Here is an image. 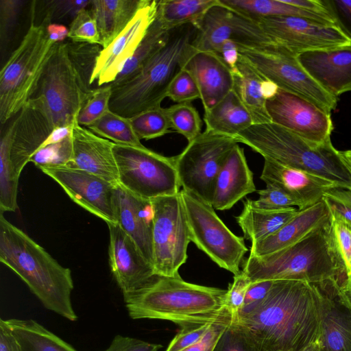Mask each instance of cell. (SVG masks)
Returning <instances> with one entry per match:
<instances>
[{
	"instance_id": "obj_1",
	"label": "cell",
	"mask_w": 351,
	"mask_h": 351,
	"mask_svg": "<svg viewBox=\"0 0 351 351\" xmlns=\"http://www.w3.org/2000/svg\"><path fill=\"white\" fill-rule=\"evenodd\" d=\"M261 351H299L317 341L320 321L313 285L274 280L266 297L232 320Z\"/></svg>"
},
{
	"instance_id": "obj_2",
	"label": "cell",
	"mask_w": 351,
	"mask_h": 351,
	"mask_svg": "<svg viewBox=\"0 0 351 351\" xmlns=\"http://www.w3.org/2000/svg\"><path fill=\"white\" fill-rule=\"evenodd\" d=\"M227 290L187 282L180 275L160 276L153 283L124 298L133 319L171 321L180 328L232 322L226 309Z\"/></svg>"
},
{
	"instance_id": "obj_3",
	"label": "cell",
	"mask_w": 351,
	"mask_h": 351,
	"mask_svg": "<svg viewBox=\"0 0 351 351\" xmlns=\"http://www.w3.org/2000/svg\"><path fill=\"white\" fill-rule=\"evenodd\" d=\"M241 266L252 282L287 280L315 283L346 277L330 215L297 243L263 256L250 255Z\"/></svg>"
},
{
	"instance_id": "obj_4",
	"label": "cell",
	"mask_w": 351,
	"mask_h": 351,
	"mask_svg": "<svg viewBox=\"0 0 351 351\" xmlns=\"http://www.w3.org/2000/svg\"><path fill=\"white\" fill-rule=\"evenodd\" d=\"M0 261L14 271L47 309L76 321L71 304L73 282L69 268L0 215Z\"/></svg>"
},
{
	"instance_id": "obj_5",
	"label": "cell",
	"mask_w": 351,
	"mask_h": 351,
	"mask_svg": "<svg viewBox=\"0 0 351 351\" xmlns=\"http://www.w3.org/2000/svg\"><path fill=\"white\" fill-rule=\"evenodd\" d=\"M234 138L264 158L304 171L332 182L338 188L351 191V168L331 139L311 143L271 122L254 123Z\"/></svg>"
},
{
	"instance_id": "obj_6",
	"label": "cell",
	"mask_w": 351,
	"mask_h": 351,
	"mask_svg": "<svg viewBox=\"0 0 351 351\" xmlns=\"http://www.w3.org/2000/svg\"><path fill=\"white\" fill-rule=\"evenodd\" d=\"M197 32L195 23L171 29L166 44L135 76L112 86L110 110L130 119L160 107L172 80L197 51L193 46Z\"/></svg>"
},
{
	"instance_id": "obj_7",
	"label": "cell",
	"mask_w": 351,
	"mask_h": 351,
	"mask_svg": "<svg viewBox=\"0 0 351 351\" xmlns=\"http://www.w3.org/2000/svg\"><path fill=\"white\" fill-rule=\"evenodd\" d=\"M54 129L53 120L41 96L31 98L1 136L0 210L17 208L19 180L24 167Z\"/></svg>"
},
{
	"instance_id": "obj_8",
	"label": "cell",
	"mask_w": 351,
	"mask_h": 351,
	"mask_svg": "<svg viewBox=\"0 0 351 351\" xmlns=\"http://www.w3.org/2000/svg\"><path fill=\"white\" fill-rule=\"evenodd\" d=\"M35 3L31 5L29 28L0 71V122L5 123L36 93L57 43L47 32L45 21L36 24Z\"/></svg>"
},
{
	"instance_id": "obj_9",
	"label": "cell",
	"mask_w": 351,
	"mask_h": 351,
	"mask_svg": "<svg viewBox=\"0 0 351 351\" xmlns=\"http://www.w3.org/2000/svg\"><path fill=\"white\" fill-rule=\"evenodd\" d=\"M72 58L69 44L57 43L45 66L36 95L45 100L55 128L73 126L91 89ZM35 95V96H36Z\"/></svg>"
},
{
	"instance_id": "obj_10",
	"label": "cell",
	"mask_w": 351,
	"mask_h": 351,
	"mask_svg": "<svg viewBox=\"0 0 351 351\" xmlns=\"http://www.w3.org/2000/svg\"><path fill=\"white\" fill-rule=\"evenodd\" d=\"M191 241L219 267L241 272L248 251L244 238L235 235L221 220L213 206L184 189L180 191Z\"/></svg>"
},
{
	"instance_id": "obj_11",
	"label": "cell",
	"mask_w": 351,
	"mask_h": 351,
	"mask_svg": "<svg viewBox=\"0 0 351 351\" xmlns=\"http://www.w3.org/2000/svg\"><path fill=\"white\" fill-rule=\"evenodd\" d=\"M113 152L119 184L130 192L146 199L180 192L174 156L167 157L145 147L115 143Z\"/></svg>"
},
{
	"instance_id": "obj_12",
	"label": "cell",
	"mask_w": 351,
	"mask_h": 351,
	"mask_svg": "<svg viewBox=\"0 0 351 351\" xmlns=\"http://www.w3.org/2000/svg\"><path fill=\"white\" fill-rule=\"evenodd\" d=\"M237 46L239 54L279 88L310 101L328 113L335 110L338 98L327 93L312 78L298 60V56L278 46Z\"/></svg>"
},
{
	"instance_id": "obj_13",
	"label": "cell",
	"mask_w": 351,
	"mask_h": 351,
	"mask_svg": "<svg viewBox=\"0 0 351 351\" xmlns=\"http://www.w3.org/2000/svg\"><path fill=\"white\" fill-rule=\"evenodd\" d=\"M238 143L231 136L207 130L174 156L182 189L211 204L217 176L228 155Z\"/></svg>"
},
{
	"instance_id": "obj_14",
	"label": "cell",
	"mask_w": 351,
	"mask_h": 351,
	"mask_svg": "<svg viewBox=\"0 0 351 351\" xmlns=\"http://www.w3.org/2000/svg\"><path fill=\"white\" fill-rule=\"evenodd\" d=\"M154 210L153 266L156 274L176 276L187 260L191 241L180 192L151 199Z\"/></svg>"
},
{
	"instance_id": "obj_15",
	"label": "cell",
	"mask_w": 351,
	"mask_h": 351,
	"mask_svg": "<svg viewBox=\"0 0 351 351\" xmlns=\"http://www.w3.org/2000/svg\"><path fill=\"white\" fill-rule=\"evenodd\" d=\"M195 24L197 32L193 46L197 51L217 53L226 40L248 47L278 46L256 21L221 4L219 0Z\"/></svg>"
},
{
	"instance_id": "obj_16",
	"label": "cell",
	"mask_w": 351,
	"mask_h": 351,
	"mask_svg": "<svg viewBox=\"0 0 351 351\" xmlns=\"http://www.w3.org/2000/svg\"><path fill=\"white\" fill-rule=\"evenodd\" d=\"M255 21L278 46L296 56L308 51L351 47V38L337 26L298 16Z\"/></svg>"
},
{
	"instance_id": "obj_17",
	"label": "cell",
	"mask_w": 351,
	"mask_h": 351,
	"mask_svg": "<svg viewBox=\"0 0 351 351\" xmlns=\"http://www.w3.org/2000/svg\"><path fill=\"white\" fill-rule=\"evenodd\" d=\"M346 278L311 283L319 315L321 351H351V298L344 287Z\"/></svg>"
},
{
	"instance_id": "obj_18",
	"label": "cell",
	"mask_w": 351,
	"mask_h": 351,
	"mask_svg": "<svg viewBox=\"0 0 351 351\" xmlns=\"http://www.w3.org/2000/svg\"><path fill=\"white\" fill-rule=\"evenodd\" d=\"M271 121L311 143L322 144L330 140L333 124L328 113L310 101L278 88L266 100Z\"/></svg>"
},
{
	"instance_id": "obj_19",
	"label": "cell",
	"mask_w": 351,
	"mask_h": 351,
	"mask_svg": "<svg viewBox=\"0 0 351 351\" xmlns=\"http://www.w3.org/2000/svg\"><path fill=\"white\" fill-rule=\"evenodd\" d=\"M158 1L143 0L134 18L121 34L98 53L89 84L99 86L112 84L133 56L156 17Z\"/></svg>"
},
{
	"instance_id": "obj_20",
	"label": "cell",
	"mask_w": 351,
	"mask_h": 351,
	"mask_svg": "<svg viewBox=\"0 0 351 351\" xmlns=\"http://www.w3.org/2000/svg\"><path fill=\"white\" fill-rule=\"evenodd\" d=\"M76 204L102 219L117 223L114 195L117 185L86 171L68 166L43 168Z\"/></svg>"
},
{
	"instance_id": "obj_21",
	"label": "cell",
	"mask_w": 351,
	"mask_h": 351,
	"mask_svg": "<svg viewBox=\"0 0 351 351\" xmlns=\"http://www.w3.org/2000/svg\"><path fill=\"white\" fill-rule=\"evenodd\" d=\"M107 224L110 233L109 263L125 298L148 287L160 276L118 223Z\"/></svg>"
},
{
	"instance_id": "obj_22",
	"label": "cell",
	"mask_w": 351,
	"mask_h": 351,
	"mask_svg": "<svg viewBox=\"0 0 351 351\" xmlns=\"http://www.w3.org/2000/svg\"><path fill=\"white\" fill-rule=\"evenodd\" d=\"M260 178L289 195L298 210L311 206L322 199L324 194L338 188L332 182L302 170L264 158Z\"/></svg>"
},
{
	"instance_id": "obj_23",
	"label": "cell",
	"mask_w": 351,
	"mask_h": 351,
	"mask_svg": "<svg viewBox=\"0 0 351 351\" xmlns=\"http://www.w3.org/2000/svg\"><path fill=\"white\" fill-rule=\"evenodd\" d=\"M73 157L68 167L86 171L114 185L119 184L114 143L76 122L72 128Z\"/></svg>"
},
{
	"instance_id": "obj_24",
	"label": "cell",
	"mask_w": 351,
	"mask_h": 351,
	"mask_svg": "<svg viewBox=\"0 0 351 351\" xmlns=\"http://www.w3.org/2000/svg\"><path fill=\"white\" fill-rule=\"evenodd\" d=\"M297 58L312 78L331 95L338 98L351 91V47L304 52Z\"/></svg>"
},
{
	"instance_id": "obj_25",
	"label": "cell",
	"mask_w": 351,
	"mask_h": 351,
	"mask_svg": "<svg viewBox=\"0 0 351 351\" xmlns=\"http://www.w3.org/2000/svg\"><path fill=\"white\" fill-rule=\"evenodd\" d=\"M114 210L117 223L153 265L154 210L151 199L140 197L118 184L115 190Z\"/></svg>"
},
{
	"instance_id": "obj_26",
	"label": "cell",
	"mask_w": 351,
	"mask_h": 351,
	"mask_svg": "<svg viewBox=\"0 0 351 351\" xmlns=\"http://www.w3.org/2000/svg\"><path fill=\"white\" fill-rule=\"evenodd\" d=\"M183 68L196 82L204 112L216 106L233 90L232 70L215 52L196 51Z\"/></svg>"
},
{
	"instance_id": "obj_27",
	"label": "cell",
	"mask_w": 351,
	"mask_h": 351,
	"mask_svg": "<svg viewBox=\"0 0 351 351\" xmlns=\"http://www.w3.org/2000/svg\"><path fill=\"white\" fill-rule=\"evenodd\" d=\"M256 191L253 173L243 149L237 143L228 155L215 182L211 205L219 210L230 209L247 195Z\"/></svg>"
},
{
	"instance_id": "obj_28",
	"label": "cell",
	"mask_w": 351,
	"mask_h": 351,
	"mask_svg": "<svg viewBox=\"0 0 351 351\" xmlns=\"http://www.w3.org/2000/svg\"><path fill=\"white\" fill-rule=\"evenodd\" d=\"M330 217V211L322 199L298 213L274 234L252 243L250 256H263L290 246Z\"/></svg>"
},
{
	"instance_id": "obj_29",
	"label": "cell",
	"mask_w": 351,
	"mask_h": 351,
	"mask_svg": "<svg viewBox=\"0 0 351 351\" xmlns=\"http://www.w3.org/2000/svg\"><path fill=\"white\" fill-rule=\"evenodd\" d=\"M143 0H91L102 49L107 47L134 18Z\"/></svg>"
},
{
	"instance_id": "obj_30",
	"label": "cell",
	"mask_w": 351,
	"mask_h": 351,
	"mask_svg": "<svg viewBox=\"0 0 351 351\" xmlns=\"http://www.w3.org/2000/svg\"><path fill=\"white\" fill-rule=\"evenodd\" d=\"M232 72L234 78L233 90L250 112L253 123L271 122L262 89L265 78L240 54Z\"/></svg>"
},
{
	"instance_id": "obj_31",
	"label": "cell",
	"mask_w": 351,
	"mask_h": 351,
	"mask_svg": "<svg viewBox=\"0 0 351 351\" xmlns=\"http://www.w3.org/2000/svg\"><path fill=\"white\" fill-rule=\"evenodd\" d=\"M204 121L205 130L233 138L254 124L250 112L234 90L204 112Z\"/></svg>"
},
{
	"instance_id": "obj_32",
	"label": "cell",
	"mask_w": 351,
	"mask_h": 351,
	"mask_svg": "<svg viewBox=\"0 0 351 351\" xmlns=\"http://www.w3.org/2000/svg\"><path fill=\"white\" fill-rule=\"evenodd\" d=\"M298 211L295 207L280 210H261L252 207L245 201L236 220L243 233V238L254 243L274 234Z\"/></svg>"
},
{
	"instance_id": "obj_33",
	"label": "cell",
	"mask_w": 351,
	"mask_h": 351,
	"mask_svg": "<svg viewBox=\"0 0 351 351\" xmlns=\"http://www.w3.org/2000/svg\"><path fill=\"white\" fill-rule=\"evenodd\" d=\"M5 321L21 351H77L34 320L10 319Z\"/></svg>"
},
{
	"instance_id": "obj_34",
	"label": "cell",
	"mask_w": 351,
	"mask_h": 351,
	"mask_svg": "<svg viewBox=\"0 0 351 351\" xmlns=\"http://www.w3.org/2000/svg\"><path fill=\"white\" fill-rule=\"evenodd\" d=\"M219 2L254 21L267 17L298 16L335 26L322 16L282 0H219Z\"/></svg>"
},
{
	"instance_id": "obj_35",
	"label": "cell",
	"mask_w": 351,
	"mask_h": 351,
	"mask_svg": "<svg viewBox=\"0 0 351 351\" xmlns=\"http://www.w3.org/2000/svg\"><path fill=\"white\" fill-rule=\"evenodd\" d=\"M170 31L156 17L112 86L119 85L135 76L166 44Z\"/></svg>"
},
{
	"instance_id": "obj_36",
	"label": "cell",
	"mask_w": 351,
	"mask_h": 351,
	"mask_svg": "<svg viewBox=\"0 0 351 351\" xmlns=\"http://www.w3.org/2000/svg\"><path fill=\"white\" fill-rule=\"evenodd\" d=\"M218 0L158 1L156 17L171 29L187 23H195Z\"/></svg>"
},
{
	"instance_id": "obj_37",
	"label": "cell",
	"mask_w": 351,
	"mask_h": 351,
	"mask_svg": "<svg viewBox=\"0 0 351 351\" xmlns=\"http://www.w3.org/2000/svg\"><path fill=\"white\" fill-rule=\"evenodd\" d=\"M99 136L115 144L144 147L135 134L130 119L109 110L101 119L88 127Z\"/></svg>"
},
{
	"instance_id": "obj_38",
	"label": "cell",
	"mask_w": 351,
	"mask_h": 351,
	"mask_svg": "<svg viewBox=\"0 0 351 351\" xmlns=\"http://www.w3.org/2000/svg\"><path fill=\"white\" fill-rule=\"evenodd\" d=\"M133 130L140 140H149L171 132V124L164 108L143 111L130 118Z\"/></svg>"
},
{
	"instance_id": "obj_39",
	"label": "cell",
	"mask_w": 351,
	"mask_h": 351,
	"mask_svg": "<svg viewBox=\"0 0 351 351\" xmlns=\"http://www.w3.org/2000/svg\"><path fill=\"white\" fill-rule=\"evenodd\" d=\"M165 109L171 128L184 136L189 143L202 133V119L191 102L174 104Z\"/></svg>"
},
{
	"instance_id": "obj_40",
	"label": "cell",
	"mask_w": 351,
	"mask_h": 351,
	"mask_svg": "<svg viewBox=\"0 0 351 351\" xmlns=\"http://www.w3.org/2000/svg\"><path fill=\"white\" fill-rule=\"evenodd\" d=\"M112 92L111 84L91 89L77 116L78 124L88 128L107 113L110 110Z\"/></svg>"
},
{
	"instance_id": "obj_41",
	"label": "cell",
	"mask_w": 351,
	"mask_h": 351,
	"mask_svg": "<svg viewBox=\"0 0 351 351\" xmlns=\"http://www.w3.org/2000/svg\"><path fill=\"white\" fill-rule=\"evenodd\" d=\"M73 157V140L71 134L64 140L40 147L31 158L38 168L67 166Z\"/></svg>"
},
{
	"instance_id": "obj_42",
	"label": "cell",
	"mask_w": 351,
	"mask_h": 351,
	"mask_svg": "<svg viewBox=\"0 0 351 351\" xmlns=\"http://www.w3.org/2000/svg\"><path fill=\"white\" fill-rule=\"evenodd\" d=\"M68 38L74 43L101 45L97 21L90 10H82L73 19L69 28Z\"/></svg>"
},
{
	"instance_id": "obj_43",
	"label": "cell",
	"mask_w": 351,
	"mask_h": 351,
	"mask_svg": "<svg viewBox=\"0 0 351 351\" xmlns=\"http://www.w3.org/2000/svg\"><path fill=\"white\" fill-rule=\"evenodd\" d=\"M167 97L177 104L200 99L196 82L187 70L183 68L176 75L168 88Z\"/></svg>"
},
{
	"instance_id": "obj_44",
	"label": "cell",
	"mask_w": 351,
	"mask_h": 351,
	"mask_svg": "<svg viewBox=\"0 0 351 351\" xmlns=\"http://www.w3.org/2000/svg\"><path fill=\"white\" fill-rule=\"evenodd\" d=\"M256 200L247 199L246 202L253 208L265 210H280L297 206L295 202L280 189L266 184L263 189L257 191Z\"/></svg>"
},
{
	"instance_id": "obj_45",
	"label": "cell",
	"mask_w": 351,
	"mask_h": 351,
	"mask_svg": "<svg viewBox=\"0 0 351 351\" xmlns=\"http://www.w3.org/2000/svg\"><path fill=\"white\" fill-rule=\"evenodd\" d=\"M213 351H261L232 322L228 325Z\"/></svg>"
},
{
	"instance_id": "obj_46",
	"label": "cell",
	"mask_w": 351,
	"mask_h": 351,
	"mask_svg": "<svg viewBox=\"0 0 351 351\" xmlns=\"http://www.w3.org/2000/svg\"><path fill=\"white\" fill-rule=\"evenodd\" d=\"M91 0H52L47 1L45 18L48 23L53 21L73 19L90 5Z\"/></svg>"
},
{
	"instance_id": "obj_47",
	"label": "cell",
	"mask_w": 351,
	"mask_h": 351,
	"mask_svg": "<svg viewBox=\"0 0 351 351\" xmlns=\"http://www.w3.org/2000/svg\"><path fill=\"white\" fill-rule=\"evenodd\" d=\"M335 239L345 265L346 276L351 275V225L330 213Z\"/></svg>"
},
{
	"instance_id": "obj_48",
	"label": "cell",
	"mask_w": 351,
	"mask_h": 351,
	"mask_svg": "<svg viewBox=\"0 0 351 351\" xmlns=\"http://www.w3.org/2000/svg\"><path fill=\"white\" fill-rule=\"evenodd\" d=\"M251 283L242 271L234 275L233 282L227 289L225 300L226 309L232 317V320L241 310L246 292Z\"/></svg>"
},
{
	"instance_id": "obj_49",
	"label": "cell",
	"mask_w": 351,
	"mask_h": 351,
	"mask_svg": "<svg viewBox=\"0 0 351 351\" xmlns=\"http://www.w3.org/2000/svg\"><path fill=\"white\" fill-rule=\"evenodd\" d=\"M213 323L193 324L180 328L165 351H182L199 343Z\"/></svg>"
},
{
	"instance_id": "obj_50",
	"label": "cell",
	"mask_w": 351,
	"mask_h": 351,
	"mask_svg": "<svg viewBox=\"0 0 351 351\" xmlns=\"http://www.w3.org/2000/svg\"><path fill=\"white\" fill-rule=\"evenodd\" d=\"M330 213H335L351 225V192L341 188L326 191L322 197Z\"/></svg>"
},
{
	"instance_id": "obj_51",
	"label": "cell",
	"mask_w": 351,
	"mask_h": 351,
	"mask_svg": "<svg viewBox=\"0 0 351 351\" xmlns=\"http://www.w3.org/2000/svg\"><path fill=\"white\" fill-rule=\"evenodd\" d=\"M21 0L0 1V38L1 45H7L9 36L16 22L23 6Z\"/></svg>"
},
{
	"instance_id": "obj_52",
	"label": "cell",
	"mask_w": 351,
	"mask_h": 351,
	"mask_svg": "<svg viewBox=\"0 0 351 351\" xmlns=\"http://www.w3.org/2000/svg\"><path fill=\"white\" fill-rule=\"evenodd\" d=\"M338 27L351 38V0H325Z\"/></svg>"
},
{
	"instance_id": "obj_53",
	"label": "cell",
	"mask_w": 351,
	"mask_h": 351,
	"mask_svg": "<svg viewBox=\"0 0 351 351\" xmlns=\"http://www.w3.org/2000/svg\"><path fill=\"white\" fill-rule=\"evenodd\" d=\"M161 348L160 344L119 335L114 337L110 346L104 351H158Z\"/></svg>"
},
{
	"instance_id": "obj_54",
	"label": "cell",
	"mask_w": 351,
	"mask_h": 351,
	"mask_svg": "<svg viewBox=\"0 0 351 351\" xmlns=\"http://www.w3.org/2000/svg\"><path fill=\"white\" fill-rule=\"evenodd\" d=\"M274 281L260 280L252 282L246 292L243 306L238 314L248 311L262 301L269 291Z\"/></svg>"
},
{
	"instance_id": "obj_55",
	"label": "cell",
	"mask_w": 351,
	"mask_h": 351,
	"mask_svg": "<svg viewBox=\"0 0 351 351\" xmlns=\"http://www.w3.org/2000/svg\"><path fill=\"white\" fill-rule=\"evenodd\" d=\"M230 322L213 323L204 337L199 343L182 351H213L219 339Z\"/></svg>"
},
{
	"instance_id": "obj_56",
	"label": "cell",
	"mask_w": 351,
	"mask_h": 351,
	"mask_svg": "<svg viewBox=\"0 0 351 351\" xmlns=\"http://www.w3.org/2000/svg\"><path fill=\"white\" fill-rule=\"evenodd\" d=\"M217 54L221 58L231 70L235 66L239 58L237 45L230 40H224L222 43Z\"/></svg>"
},
{
	"instance_id": "obj_57",
	"label": "cell",
	"mask_w": 351,
	"mask_h": 351,
	"mask_svg": "<svg viewBox=\"0 0 351 351\" xmlns=\"http://www.w3.org/2000/svg\"><path fill=\"white\" fill-rule=\"evenodd\" d=\"M0 351H21L5 320H0Z\"/></svg>"
},
{
	"instance_id": "obj_58",
	"label": "cell",
	"mask_w": 351,
	"mask_h": 351,
	"mask_svg": "<svg viewBox=\"0 0 351 351\" xmlns=\"http://www.w3.org/2000/svg\"><path fill=\"white\" fill-rule=\"evenodd\" d=\"M72 128L73 126L55 128L40 148L64 140L71 134Z\"/></svg>"
},
{
	"instance_id": "obj_59",
	"label": "cell",
	"mask_w": 351,
	"mask_h": 351,
	"mask_svg": "<svg viewBox=\"0 0 351 351\" xmlns=\"http://www.w3.org/2000/svg\"><path fill=\"white\" fill-rule=\"evenodd\" d=\"M47 32L51 39L56 43H60L68 37L69 29L62 24L50 23L47 27Z\"/></svg>"
},
{
	"instance_id": "obj_60",
	"label": "cell",
	"mask_w": 351,
	"mask_h": 351,
	"mask_svg": "<svg viewBox=\"0 0 351 351\" xmlns=\"http://www.w3.org/2000/svg\"><path fill=\"white\" fill-rule=\"evenodd\" d=\"M299 351H321L318 341H315Z\"/></svg>"
},
{
	"instance_id": "obj_61",
	"label": "cell",
	"mask_w": 351,
	"mask_h": 351,
	"mask_svg": "<svg viewBox=\"0 0 351 351\" xmlns=\"http://www.w3.org/2000/svg\"><path fill=\"white\" fill-rule=\"evenodd\" d=\"M343 285L346 291L351 298V275L346 276Z\"/></svg>"
},
{
	"instance_id": "obj_62",
	"label": "cell",
	"mask_w": 351,
	"mask_h": 351,
	"mask_svg": "<svg viewBox=\"0 0 351 351\" xmlns=\"http://www.w3.org/2000/svg\"><path fill=\"white\" fill-rule=\"evenodd\" d=\"M341 154L344 160H346V162L349 165V166L351 168V149L342 151L341 152Z\"/></svg>"
},
{
	"instance_id": "obj_63",
	"label": "cell",
	"mask_w": 351,
	"mask_h": 351,
	"mask_svg": "<svg viewBox=\"0 0 351 351\" xmlns=\"http://www.w3.org/2000/svg\"><path fill=\"white\" fill-rule=\"evenodd\" d=\"M351 192V191H350Z\"/></svg>"
}]
</instances>
